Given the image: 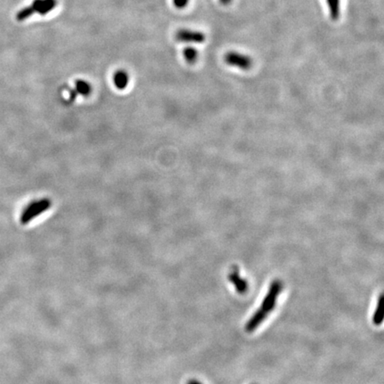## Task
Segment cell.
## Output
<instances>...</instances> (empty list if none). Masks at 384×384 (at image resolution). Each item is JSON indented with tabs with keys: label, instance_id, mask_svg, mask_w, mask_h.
Masks as SVG:
<instances>
[{
	"label": "cell",
	"instance_id": "cell-1",
	"mask_svg": "<svg viewBox=\"0 0 384 384\" xmlns=\"http://www.w3.org/2000/svg\"><path fill=\"white\" fill-rule=\"evenodd\" d=\"M52 206V201L49 198H41L28 204L20 215V222L21 224L30 223L33 219L45 213Z\"/></svg>",
	"mask_w": 384,
	"mask_h": 384
},
{
	"label": "cell",
	"instance_id": "cell-2",
	"mask_svg": "<svg viewBox=\"0 0 384 384\" xmlns=\"http://www.w3.org/2000/svg\"><path fill=\"white\" fill-rule=\"evenodd\" d=\"M282 288H283V284L279 279L274 280L271 284L267 295L264 297L263 303L261 304V307L259 309L261 312L268 315L270 312L274 310L277 304V300Z\"/></svg>",
	"mask_w": 384,
	"mask_h": 384
},
{
	"label": "cell",
	"instance_id": "cell-3",
	"mask_svg": "<svg viewBox=\"0 0 384 384\" xmlns=\"http://www.w3.org/2000/svg\"><path fill=\"white\" fill-rule=\"evenodd\" d=\"M224 61L227 64L241 69H250L253 65V60L250 56L235 51L227 53L224 56Z\"/></svg>",
	"mask_w": 384,
	"mask_h": 384
},
{
	"label": "cell",
	"instance_id": "cell-4",
	"mask_svg": "<svg viewBox=\"0 0 384 384\" xmlns=\"http://www.w3.org/2000/svg\"><path fill=\"white\" fill-rule=\"evenodd\" d=\"M175 37L177 40L185 42V43L190 42V43L200 44L206 40V35L204 33L198 30L186 29V28L179 29L175 34Z\"/></svg>",
	"mask_w": 384,
	"mask_h": 384
},
{
	"label": "cell",
	"instance_id": "cell-5",
	"mask_svg": "<svg viewBox=\"0 0 384 384\" xmlns=\"http://www.w3.org/2000/svg\"><path fill=\"white\" fill-rule=\"evenodd\" d=\"M57 4V0H34L30 5L34 12H38L41 15H45L53 11Z\"/></svg>",
	"mask_w": 384,
	"mask_h": 384
},
{
	"label": "cell",
	"instance_id": "cell-6",
	"mask_svg": "<svg viewBox=\"0 0 384 384\" xmlns=\"http://www.w3.org/2000/svg\"><path fill=\"white\" fill-rule=\"evenodd\" d=\"M229 280L234 285L236 290L239 294H246L248 289V285L245 279H242L239 274L238 270H233L229 275Z\"/></svg>",
	"mask_w": 384,
	"mask_h": 384
},
{
	"label": "cell",
	"instance_id": "cell-7",
	"mask_svg": "<svg viewBox=\"0 0 384 384\" xmlns=\"http://www.w3.org/2000/svg\"><path fill=\"white\" fill-rule=\"evenodd\" d=\"M266 314H264L263 312H261L260 310L256 311L255 312V314L251 317L250 320L247 321V323L246 324V331L248 333L255 331L256 328L259 327L261 324L263 323L264 320L267 318Z\"/></svg>",
	"mask_w": 384,
	"mask_h": 384
},
{
	"label": "cell",
	"instance_id": "cell-8",
	"mask_svg": "<svg viewBox=\"0 0 384 384\" xmlns=\"http://www.w3.org/2000/svg\"><path fill=\"white\" fill-rule=\"evenodd\" d=\"M113 81L117 89H125L129 83V76L125 70H117V72L114 74Z\"/></svg>",
	"mask_w": 384,
	"mask_h": 384
},
{
	"label": "cell",
	"instance_id": "cell-9",
	"mask_svg": "<svg viewBox=\"0 0 384 384\" xmlns=\"http://www.w3.org/2000/svg\"><path fill=\"white\" fill-rule=\"evenodd\" d=\"M75 93L77 95H82V96H88L91 92H92V86L87 81L79 80L76 81L75 83Z\"/></svg>",
	"mask_w": 384,
	"mask_h": 384
},
{
	"label": "cell",
	"instance_id": "cell-10",
	"mask_svg": "<svg viewBox=\"0 0 384 384\" xmlns=\"http://www.w3.org/2000/svg\"><path fill=\"white\" fill-rule=\"evenodd\" d=\"M384 295H382L378 300L376 312L373 317V322L375 325H380L384 320Z\"/></svg>",
	"mask_w": 384,
	"mask_h": 384
},
{
	"label": "cell",
	"instance_id": "cell-11",
	"mask_svg": "<svg viewBox=\"0 0 384 384\" xmlns=\"http://www.w3.org/2000/svg\"><path fill=\"white\" fill-rule=\"evenodd\" d=\"M330 16L333 20H337L341 12V2L340 0H327Z\"/></svg>",
	"mask_w": 384,
	"mask_h": 384
},
{
	"label": "cell",
	"instance_id": "cell-12",
	"mask_svg": "<svg viewBox=\"0 0 384 384\" xmlns=\"http://www.w3.org/2000/svg\"><path fill=\"white\" fill-rule=\"evenodd\" d=\"M183 56L189 63H194L198 59V51L192 46H188L186 48L183 49Z\"/></svg>",
	"mask_w": 384,
	"mask_h": 384
},
{
	"label": "cell",
	"instance_id": "cell-13",
	"mask_svg": "<svg viewBox=\"0 0 384 384\" xmlns=\"http://www.w3.org/2000/svg\"><path fill=\"white\" fill-rule=\"evenodd\" d=\"M33 13H34V11L31 8V6H27V7H25V8L20 10V12H18L17 19L19 20H25V19H27L28 17L31 16Z\"/></svg>",
	"mask_w": 384,
	"mask_h": 384
},
{
	"label": "cell",
	"instance_id": "cell-14",
	"mask_svg": "<svg viewBox=\"0 0 384 384\" xmlns=\"http://www.w3.org/2000/svg\"><path fill=\"white\" fill-rule=\"evenodd\" d=\"M189 1L190 0H173V3L176 8L183 9L189 4Z\"/></svg>",
	"mask_w": 384,
	"mask_h": 384
},
{
	"label": "cell",
	"instance_id": "cell-15",
	"mask_svg": "<svg viewBox=\"0 0 384 384\" xmlns=\"http://www.w3.org/2000/svg\"><path fill=\"white\" fill-rule=\"evenodd\" d=\"M219 1H220V3L223 4V5H228V4H231L232 0H219Z\"/></svg>",
	"mask_w": 384,
	"mask_h": 384
},
{
	"label": "cell",
	"instance_id": "cell-16",
	"mask_svg": "<svg viewBox=\"0 0 384 384\" xmlns=\"http://www.w3.org/2000/svg\"><path fill=\"white\" fill-rule=\"evenodd\" d=\"M202 384L201 383H199L198 381L196 380H190L188 382V384Z\"/></svg>",
	"mask_w": 384,
	"mask_h": 384
}]
</instances>
